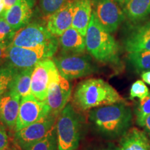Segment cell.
Returning a JSON list of instances; mask_svg holds the SVG:
<instances>
[{
  "mask_svg": "<svg viewBox=\"0 0 150 150\" xmlns=\"http://www.w3.org/2000/svg\"><path fill=\"white\" fill-rule=\"evenodd\" d=\"M53 60L59 74L68 81L90 76L97 71L91 58L83 54H61Z\"/></svg>",
  "mask_w": 150,
  "mask_h": 150,
  "instance_id": "cell-6",
  "label": "cell"
},
{
  "mask_svg": "<svg viewBox=\"0 0 150 150\" xmlns=\"http://www.w3.org/2000/svg\"><path fill=\"white\" fill-rule=\"evenodd\" d=\"M93 8L91 0H76L72 27L86 37L91 22Z\"/></svg>",
  "mask_w": 150,
  "mask_h": 150,
  "instance_id": "cell-18",
  "label": "cell"
},
{
  "mask_svg": "<svg viewBox=\"0 0 150 150\" xmlns=\"http://www.w3.org/2000/svg\"><path fill=\"white\" fill-rule=\"evenodd\" d=\"M93 13L99 23L110 33L117 31L126 17L114 0H95Z\"/></svg>",
  "mask_w": 150,
  "mask_h": 150,
  "instance_id": "cell-11",
  "label": "cell"
},
{
  "mask_svg": "<svg viewBox=\"0 0 150 150\" xmlns=\"http://www.w3.org/2000/svg\"><path fill=\"white\" fill-rule=\"evenodd\" d=\"M50 112V108L46 101L38 100L32 94L22 97L16 122V132L40 120Z\"/></svg>",
  "mask_w": 150,
  "mask_h": 150,
  "instance_id": "cell-9",
  "label": "cell"
},
{
  "mask_svg": "<svg viewBox=\"0 0 150 150\" xmlns=\"http://www.w3.org/2000/svg\"><path fill=\"white\" fill-rule=\"evenodd\" d=\"M16 31L7 23L2 16L0 17V42L4 40H10L11 42Z\"/></svg>",
  "mask_w": 150,
  "mask_h": 150,
  "instance_id": "cell-28",
  "label": "cell"
},
{
  "mask_svg": "<svg viewBox=\"0 0 150 150\" xmlns=\"http://www.w3.org/2000/svg\"><path fill=\"white\" fill-rule=\"evenodd\" d=\"M89 119L95 129L108 138L122 137L132 123V111L125 103H117L93 108Z\"/></svg>",
  "mask_w": 150,
  "mask_h": 150,
  "instance_id": "cell-1",
  "label": "cell"
},
{
  "mask_svg": "<svg viewBox=\"0 0 150 150\" xmlns=\"http://www.w3.org/2000/svg\"><path fill=\"white\" fill-rule=\"evenodd\" d=\"M59 45L57 43L40 47L25 48L10 45L7 65L18 70L34 67L42 60L53 57L57 52Z\"/></svg>",
  "mask_w": 150,
  "mask_h": 150,
  "instance_id": "cell-5",
  "label": "cell"
},
{
  "mask_svg": "<svg viewBox=\"0 0 150 150\" xmlns=\"http://www.w3.org/2000/svg\"><path fill=\"white\" fill-rule=\"evenodd\" d=\"M144 127H145V130L146 131V133L148 134V136H149L150 140V115L147 118V120H146Z\"/></svg>",
  "mask_w": 150,
  "mask_h": 150,
  "instance_id": "cell-34",
  "label": "cell"
},
{
  "mask_svg": "<svg viewBox=\"0 0 150 150\" xmlns=\"http://www.w3.org/2000/svg\"><path fill=\"white\" fill-rule=\"evenodd\" d=\"M4 12V6L2 5L0 6V16H2Z\"/></svg>",
  "mask_w": 150,
  "mask_h": 150,
  "instance_id": "cell-36",
  "label": "cell"
},
{
  "mask_svg": "<svg viewBox=\"0 0 150 150\" xmlns=\"http://www.w3.org/2000/svg\"><path fill=\"white\" fill-rule=\"evenodd\" d=\"M149 89L145 85V82L141 80H138L131 86L129 98L131 99L138 98L140 101H142L149 95Z\"/></svg>",
  "mask_w": 150,
  "mask_h": 150,
  "instance_id": "cell-27",
  "label": "cell"
},
{
  "mask_svg": "<svg viewBox=\"0 0 150 150\" xmlns=\"http://www.w3.org/2000/svg\"><path fill=\"white\" fill-rule=\"evenodd\" d=\"M56 131L58 149H77L81 134V121L72 104H67L58 116Z\"/></svg>",
  "mask_w": 150,
  "mask_h": 150,
  "instance_id": "cell-4",
  "label": "cell"
},
{
  "mask_svg": "<svg viewBox=\"0 0 150 150\" xmlns=\"http://www.w3.org/2000/svg\"><path fill=\"white\" fill-rule=\"evenodd\" d=\"M75 106L82 110L125 103V99L109 83L101 79H88L81 81L73 95Z\"/></svg>",
  "mask_w": 150,
  "mask_h": 150,
  "instance_id": "cell-2",
  "label": "cell"
},
{
  "mask_svg": "<svg viewBox=\"0 0 150 150\" xmlns=\"http://www.w3.org/2000/svg\"><path fill=\"white\" fill-rule=\"evenodd\" d=\"M114 1H118V2H119V3H120V4H123L125 3V1H127V0H114Z\"/></svg>",
  "mask_w": 150,
  "mask_h": 150,
  "instance_id": "cell-37",
  "label": "cell"
},
{
  "mask_svg": "<svg viewBox=\"0 0 150 150\" xmlns=\"http://www.w3.org/2000/svg\"><path fill=\"white\" fill-rule=\"evenodd\" d=\"M141 78L145 83L150 85V71L142 72L141 74Z\"/></svg>",
  "mask_w": 150,
  "mask_h": 150,
  "instance_id": "cell-33",
  "label": "cell"
},
{
  "mask_svg": "<svg viewBox=\"0 0 150 150\" xmlns=\"http://www.w3.org/2000/svg\"><path fill=\"white\" fill-rule=\"evenodd\" d=\"M9 145V138L5 129L0 123V150H7Z\"/></svg>",
  "mask_w": 150,
  "mask_h": 150,
  "instance_id": "cell-30",
  "label": "cell"
},
{
  "mask_svg": "<svg viewBox=\"0 0 150 150\" xmlns=\"http://www.w3.org/2000/svg\"><path fill=\"white\" fill-rule=\"evenodd\" d=\"M71 94L72 86L68 80L60 74L59 79L50 86L46 99L51 113L58 117L68 104Z\"/></svg>",
  "mask_w": 150,
  "mask_h": 150,
  "instance_id": "cell-12",
  "label": "cell"
},
{
  "mask_svg": "<svg viewBox=\"0 0 150 150\" xmlns=\"http://www.w3.org/2000/svg\"><path fill=\"white\" fill-rule=\"evenodd\" d=\"M56 117L50 112L40 120L16 131L15 142L24 149L42 140L55 127Z\"/></svg>",
  "mask_w": 150,
  "mask_h": 150,
  "instance_id": "cell-10",
  "label": "cell"
},
{
  "mask_svg": "<svg viewBox=\"0 0 150 150\" xmlns=\"http://www.w3.org/2000/svg\"><path fill=\"white\" fill-rule=\"evenodd\" d=\"M85 39L86 50L97 61L112 66L120 64L117 42L99 23L93 13Z\"/></svg>",
  "mask_w": 150,
  "mask_h": 150,
  "instance_id": "cell-3",
  "label": "cell"
},
{
  "mask_svg": "<svg viewBox=\"0 0 150 150\" xmlns=\"http://www.w3.org/2000/svg\"><path fill=\"white\" fill-rule=\"evenodd\" d=\"M129 63L138 72L150 71V51H142L128 53Z\"/></svg>",
  "mask_w": 150,
  "mask_h": 150,
  "instance_id": "cell-22",
  "label": "cell"
},
{
  "mask_svg": "<svg viewBox=\"0 0 150 150\" xmlns=\"http://www.w3.org/2000/svg\"><path fill=\"white\" fill-rule=\"evenodd\" d=\"M34 67L25 69H17L11 81L9 91L18 93L21 97L31 95V76Z\"/></svg>",
  "mask_w": 150,
  "mask_h": 150,
  "instance_id": "cell-21",
  "label": "cell"
},
{
  "mask_svg": "<svg viewBox=\"0 0 150 150\" xmlns=\"http://www.w3.org/2000/svg\"><path fill=\"white\" fill-rule=\"evenodd\" d=\"M123 43L128 53L150 51V22L134 27L125 38Z\"/></svg>",
  "mask_w": 150,
  "mask_h": 150,
  "instance_id": "cell-16",
  "label": "cell"
},
{
  "mask_svg": "<svg viewBox=\"0 0 150 150\" xmlns=\"http://www.w3.org/2000/svg\"><path fill=\"white\" fill-rule=\"evenodd\" d=\"M22 97L16 92L8 91L0 98V120L11 130L16 131Z\"/></svg>",
  "mask_w": 150,
  "mask_h": 150,
  "instance_id": "cell-15",
  "label": "cell"
},
{
  "mask_svg": "<svg viewBox=\"0 0 150 150\" xmlns=\"http://www.w3.org/2000/svg\"><path fill=\"white\" fill-rule=\"evenodd\" d=\"M18 0H4V11L8 10L16 4Z\"/></svg>",
  "mask_w": 150,
  "mask_h": 150,
  "instance_id": "cell-32",
  "label": "cell"
},
{
  "mask_svg": "<svg viewBox=\"0 0 150 150\" xmlns=\"http://www.w3.org/2000/svg\"><path fill=\"white\" fill-rule=\"evenodd\" d=\"M34 4V0H18L11 8L4 11L1 16L16 32L29 24Z\"/></svg>",
  "mask_w": 150,
  "mask_h": 150,
  "instance_id": "cell-13",
  "label": "cell"
},
{
  "mask_svg": "<svg viewBox=\"0 0 150 150\" xmlns=\"http://www.w3.org/2000/svg\"><path fill=\"white\" fill-rule=\"evenodd\" d=\"M16 70L17 69L8 65L0 67V98L9 91L11 83Z\"/></svg>",
  "mask_w": 150,
  "mask_h": 150,
  "instance_id": "cell-24",
  "label": "cell"
},
{
  "mask_svg": "<svg viewBox=\"0 0 150 150\" xmlns=\"http://www.w3.org/2000/svg\"><path fill=\"white\" fill-rule=\"evenodd\" d=\"M122 5L125 16L132 22L142 21L150 15V0H127Z\"/></svg>",
  "mask_w": 150,
  "mask_h": 150,
  "instance_id": "cell-20",
  "label": "cell"
},
{
  "mask_svg": "<svg viewBox=\"0 0 150 150\" xmlns=\"http://www.w3.org/2000/svg\"><path fill=\"white\" fill-rule=\"evenodd\" d=\"M95 150H120V147L115 145L113 143H108L107 145L102 146Z\"/></svg>",
  "mask_w": 150,
  "mask_h": 150,
  "instance_id": "cell-31",
  "label": "cell"
},
{
  "mask_svg": "<svg viewBox=\"0 0 150 150\" xmlns=\"http://www.w3.org/2000/svg\"><path fill=\"white\" fill-rule=\"evenodd\" d=\"M12 150H22V149L18 145V143H17V142H14L13 147Z\"/></svg>",
  "mask_w": 150,
  "mask_h": 150,
  "instance_id": "cell-35",
  "label": "cell"
},
{
  "mask_svg": "<svg viewBox=\"0 0 150 150\" xmlns=\"http://www.w3.org/2000/svg\"><path fill=\"white\" fill-rule=\"evenodd\" d=\"M22 150H59L57 138H56V126L42 140H39Z\"/></svg>",
  "mask_w": 150,
  "mask_h": 150,
  "instance_id": "cell-23",
  "label": "cell"
},
{
  "mask_svg": "<svg viewBox=\"0 0 150 150\" xmlns=\"http://www.w3.org/2000/svg\"><path fill=\"white\" fill-rule=\"evenodd\" d=\"M59 44L63 54H83L86 50L85 37L72 27L59 37Z\"/></svg>",
  "mask_w": 150,
  "mask_h": 150,
  "instance_id": "cell-17",
  "label": "cell"
},
{
  "mask_svg": "<svg viewBox=\"0 0 150 150\" xmlns=\"http://www.w3.org/2000/svg\"><path fill=\"white\" fill-rule=\"evenodd\" d=\"M57 43L59 40L47 28L38 23H31L16 31L11 45L20 47L35 48Z\"/></svg>",
  "mask_w": 150,
  "mask_h": 150,
  "instance_id": "cell-7",
  "label": "cell"
},
{
  "mask_svg": "<svg viewBox=\"0 0 150 150\" xmlns=\"http://www.w3.org/2000/svg\"><path fill=\"white\" fill-rule=\"evenodd\" d=\"M119 147L120 150H150V140L145 132L131 128L121 137Z\"/></svg>",
  "mask_w": 150,
  "mask_h": 150,
  "instance_id": "cell-19",
  "label": "cell"
},
{
  "mask_svg": "<svg viewBox=\"0 0 150 150\" xmlns=\"http://www.w3.org/2000/svg\"><path fill=\"white\" fill-rule=\"evenodd\" d=\"M76 0H69L61 8L49 17L47 28L52 35L60 37L72 27Z\"/></svg>",
  "mask_w": 150,
  "mask_h": 150,
  "instance_id": "cell-14",
  "label": "cell"
},
{
  "mask_svg": "<svg viewBox=\"0 0 150 150\" xmlns=\"http://www.w3.org/2000/svg\"><path fill=\"white\" fill-rule=\"evenodd\" d=\"M11 45V41L4 40L0 42V65L7 61L8 59V47Z\"/></svg>",
  "mask_w": 150,
  "mask_h": 150,
  "instance_id": "cell-29",
  "label": "cell"
},
{
  "mask_svg": "<svg viewBox=\"0 0 150 150\" xmlns=\"http://www.w3.org/2000/svg\"><path fill=\"white\" fill-rule=\"evenodd\" d=\"M136 115L137 124L140 127H144L146 120L150 115V93L145 99L140 101Z\"/></svg>",
  "mask_w": 150,
  "mask_h": 150,
  "instance_id": "cell-25",
  "label": "cell"
},
{
  "mask_svg": "<svg viewBox=\"0 0 150 150\" xmlns=\"http://www.w3.org/2000/svg\"><path fill=\"white\" fill-rule=\"evenodd\" d=\"M4 5V0H0V6Z\"/></svg>",
  "mask_w": 150,
  "mask_h": 150,
  "instance_id": "cell-38",
  "label": "cell"
},
{
  "mask_svg": "<svg viewBox=\"0 0 150 150\" xmlns=\"http://www.w3.org/2000/svg\"><path fill=\"white\" fill-rule=\"evenodd\" d=\"M69 0H40V8L43 14L50 16L61 8Z\"/></svg>",
  "mask_w": 150,
  "mask_h": 150,
  "instance_id": "cell-26",
  "label": "cell"
},
{
  "mask_svg": "<svg viewBox=\"0 0 150 150\" xmlns=\"http://www.w3.org/2000/svg\"><path fill=\"white\" fill-rule=\"evenodd\" d=\"M59 76L53 59H47L39 62L33 68L31 76V94L38 100L46 101L50 86L59 79Z\"/></svg>",
  "mask_w": 150,
  "mask_h": 150,
  "instance_id": "cell-8",
  "label": "cell"
}]
</instances>
